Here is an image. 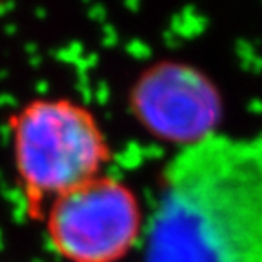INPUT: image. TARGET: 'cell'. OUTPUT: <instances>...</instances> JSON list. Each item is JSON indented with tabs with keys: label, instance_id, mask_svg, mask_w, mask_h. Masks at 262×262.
Segmentation results:
<instances>
[{
	"label": "cell",
	"instance_id": "cell-1",
	"mask_svg": "<svg viewBox=\"0 0 262 262\" xmlns=\"http://www.w3.org/2000/svg\"><path fill=\"white\" fill-rule=\"evenodd\" d=\"M146 262H262V133H213L160 177Z\"/></svg>",
	"mask_w": 262,
	"mask_h": 262
},
{
	"label": "cell",
	"instance_id": "cell-3",
	"mask_svg": "<svg viewBox=\"0 0 262 262\" xmlns=\"http://www.w3.org/2000/svg\"><path fill=\"white\" fill-rule=\"evenodd\" d=\"M44 222L49 246L68 262H120L144 235L139 195L107 175L49 202Z\"/></svg>",
	"mask_w": 262,
	"mask_h": 262
},
{
	"label": "cell",
	"instance_id": "cell-4",
	"mask_svg": "<svg viewBox=\"0 0 262 262\" xmlns=\"http://www.w3.org/2000/svg\"><path fill=\"white\" fill-rule=\"evenodd\" d=\"M129 107L151 135L180 147L217 133L222 98L206 73L182 60H160L129 90Z\"/></svg>",
	"mask_w": 262,
	"mask_h": 262
},
{
	"label": "cell",
	"instance_id": "cell-2",
	"mask_svg": "<svg viewBox=\"0 0 262 262\" xmlns=\"http://www.w3.org/2000/svg\"><path fill=\"white\" fill-rule=\"evenodd\" d=\"M13 164L29 209L102 175L110 140L97 115L66 97H37L9 117Z\"/></svg>",
	"mask_w": 262,
	"mask_h": 262
}]
</instances>
